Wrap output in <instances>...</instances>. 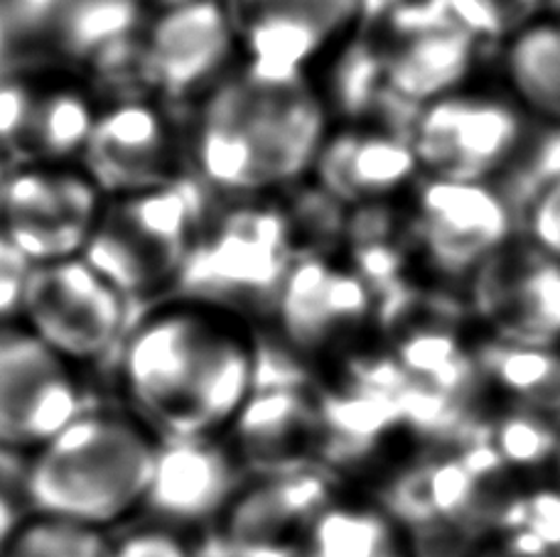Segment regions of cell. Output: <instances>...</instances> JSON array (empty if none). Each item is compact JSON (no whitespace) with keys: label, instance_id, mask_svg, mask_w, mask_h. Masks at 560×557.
I'll return each mask as SVG.
<instances>
[{"label":"cell","instance_id":"7a4b0ae2","mask_svg":"<svg viewBox=\"0 0 560 557\" xmlns=\"http://www.w3.org/2000/svg\"><path fill=\"white\" fill-rule=\"evenodd\" d=\"M332 126L310 79L258 74L238 64L197 102L187 163L197 182L226 199H273L310 180Z\"/></svg>","mask_w":560,"mask_h":557},{"label":"cell","instance_id":"277c9868","mask_svg":"<svg viewBox=\"0 0 560 557\" xmlns=\"http://www.w3.org/2000/svg\"><path fill=\"white\" fill-rule=\"evenodd\" d=\"M207 209L202 187L185 180L108 197L82 258L124 297L177 285Z\"/></svg>","mask_w":560,"mask_h":557},{"label":"cell","instance_id":"f35d334b","mask_svg":"<svg viewBox=\"0 0 560 557\" xmlns=\"http://www.w3.org/2000/svg\"><path fill=\"white\" fill-rule=\"evenodd\" d=\"M551 472H553V486L560 491V447H558V454H556V460H553Z\"/></svg>","mask_w":560,"mask_h":557},{"label":"cell","instance_id":"d6a6232c","mask_svg":"<svg viewBox=\"0 0 560 557\" xmlns=\"http://www.w3.org/2000/svg\"><path fill=\"white\" fill-rule=\"evenodd\" d=\"M35 263L0 236V324L18 322Z\"/></svg>","mask_w":560,"mask_h":557},{"label":"cell","instance_id":"8fae6325","mask_svg":"<svg viewBox=\"0 0 560 557\" xmlns=\"http://www.w3.org/2000/svg\"><path fill=\"white\" fill-rule=\"evenodd\" d=\"M20 320L67 364H89L121 340L126 297L82 256L43 263L30 275Z\"/></svg>","mask_w":560,"mask_h":557},{"label":"cell","instance_id":"f546056e","mask_svg":"<svg viewBox=\"0 0 560 557\" xmlns=\"http://www.w3.org/2000/svg\"><path fill=\"white\" fill-rule=\"evenodd\" d=\"M544 0H445L453 23L482 43H506L518 29L534 23Z\"/></svg>","mask_w":560,"mask_h":557},{"label":"cell","instance_id":"603a6c76","mask_svg":"<svg viewBox=\"0 0 560 557\" xmlns=\"http://www.w3.org/2000/svg\"><path fill=\"white\" fill-rule=\"evenodd\" d=\"M295 557H416V543L396 511L332 494L310 521Z\"/></svg>","mask_w":560,"mask_h":557},{"label":"cell","instance_id":"74e56055","mask_svg":"<svg viewBox=\"0 0 560 557\" xmlns=\"http://www.w3.org/2000/svg\"><path fill=\"white\" fill-rule=\"evenodd\" d=\"M8 33H10V25H8V20L3 17V13H0V52H3V49H5Z\"/></svg>","mask_w":560,"mask_h":557},{"label":"cell","instance_id":"5bb4252c","mask_svg":"<svg viewBox=\"0 0 560 557\" xmlns=\"http://www.w3.org/2000/svg\"><path fill=\"white\" fill-rule=\"evenodd\" d=\"M187 167L185 133L150 98L102 108L82 151V170L106 199L179 182Z\"/></svg>","mask_w":560,"mask_h":557},{"label":"cell","instance_id":"44dd1931","mask_svg":"<svg viewBox=\"0 0 560 557\" xmlns=\"http://www.w3.org/2000/svg\"><path fill=\"white\" fill-rule=\"evenodd\" d=\"M222 440L246 474H273L310 466L319 450L315 388L298 383L258 386Z\"/></svg>","mask_w":560,"mask_h":557},{"label":"cell","instance_id":"ba28073f","mask_svg":"<svg viewBox=\"0 0 560 557\" xmlns=\"http://www.w3.org/2000/svg\"><path fill=\"white\" fill-rule=\"evenodd\" d=\"M420 271L469 283L514 241V212L492 182L420 177L406 197Z\"/></svg>","mask_w":560,"mask_h":557},{"label":"cell","instance_id":"6da1fadb","mask_svg":"<svg viewBox=\"0 0 560 557\" xmlns=\"http://www.w3.org/2000/svg\"><path fill=\"white\" fill-rule=\"evenodd\" d=\"M121 381L158 440L224 437L261 383V346L246 317L179 297L128 332Z\"/></svg>","mask_w":560,"mask_h":557},{"label":"cell","instance_id":"d6986e66","mask_svg":"<svg viewBox=\"0 0 560 557\" xmlns=\"http://www.w3.org/2000/svg\"><path fill=\"white\" fill-rule=\"evenodd\" d=\"M310 180L337 204L359 209L401 202L420 180V170L406 133L362 118L329 126Z\"/></svg>","mask_w":560,"mask_h":557},{"label":"cell","instance_id":"4fadbf2b","mask_svg":"<svg viewBox=\"0 0 560 557\" xmlns=\"http://www.w3.org/2000/svg\"><path fill=\"white\" fill-rule=\"evenodd\" d=\"M404 8L374 39L384 94L416 111L469 86L479 43L450 20L445 0Z\"/></svg>","mask_w":560,"mask_h":557},{"label":"cell","instance_id":"d4e9b609","mask_svg":"<svg viewBox=\"0 0 560 557\" xmlns=\"http://www.w3.org/2000/svg\"><path fill=\"white\" fill-rule=\"evenodd\" d=\"M502 69L518 111L560 128V20L536 17L509 37Z\"/></svg>","mask_w":560,"mask_h":557},{"label":"cell","instance_id":"e575fe53","mask_svg":"<svg viewBox=\"0 0 560 557\" xmlns=\"http://www.w3.org/2000/svg\"><path fill=\"white\" fill-rule=\"evenodd\" d=\"M62 0H0V13L8 20L10 29L43 27Z\"/></svg>","mask_w":560,"mask_h":557},{"label":"cell","instance_id":"2e32d148","mask_svg":"<svg viewBox=\"0 0 560 557\" xmlns=\"http://www.w3.org/2000/svg\"><path fill=\"white\" fill-rule=\"evenodd\" d=\"M82 413L72 364L23 322L0 324V447L37 452Z\"/></svg>","mask_w":560,"mask_h":557},{"label":"cell","instance_id":"ffe728a7","mask_svg":"<svg viewBox=\"0 0 560 557\" xmlns=\"http://www.w3.org/2000/svg\"><path fill=\"white\" fill-rule=\"evenodd\" d=\"M332 494L327 476L313 466L256 474L238 489L217 531L238 553H295L310 521Z\"/></svg>","mask_w":560,"mask_h":557},{"label":"cell","instance_id":"8992f818","mask_svg":"<svg viewBox=\"0 0 560 557\" xmlns=\"http://www.w3.org/2000/svg\"><path fill=\"white\" fill-rule=\"evenodd\" d=\"M420 177L492 182L526 138V116L506 94L465 86L418 108L411 131Z\"/></svg>","mask_w":560,"mask_h":557},{"label":"cell","instance_id":"7c38bea8","mask_svg":"<svg viewBox=\"0 0 560 557\" xmlns=\"http://www.w3.org/2000/svg\"><path fill=\"white\" fill-rule=\"evenodd\" d=\"M138 45L148 96L163 102H202L242 64L219 0L150 13Z\"/></svg>","mask_w":560,"mask_h":557},{"label":"cell","instance_id":"4316f807","mask_svg":"<svg viewBox=\"0 0 560 557\" xmlns=\"http://www.w3.org/2000/svg\"><path fill=\"white\" fill-rule=\"evenodd\" d=\"M96 116L98 108L82 86L39 84L25 141L18 155L20 167L67 165L72 157H82Z\"/></svg>","mask_w":560,"mask_h":557},{"label":"cell","instance_id":"cb8c5ba5","mask_svg":"<svg viewBox=\"0 0 560 557\" xmlns=\"http://www.w3.org/2000/svg\"><path fill=\"white\" fill-rule=\"evenodd\" d=\"M477 369L506 407L532 413L560 427V349L494 340L477 342Z\"/></svg>","mask_w":560,"mask_h":557},{"label":"cell","instance_id":"ac0fdd59","mask_svg":"<svg viewBox=\"0 0 560 557\" xmlns=\"http://www.w3.org/2000/svg\"><path fill=\"white\" fill-rule=\"evenodd\" d=\"M246 479L222 437L158 440L143 509L173 531L217 525Z\"/></svg>","mask_w":560,"mask_h":557},{"label":"cell","instance_id":"9c48e42d","mask_svg":"<svg viewBox=\"0 0 560 557\" xmlns=\"http://www.w3.org/2000/svg\"><path fill=\"white\" fill-rule=\"evenodd\" d=\"M238 62L268 76L310 79L359 25L364 0H219Z\"/></svg>","mask_w":560,"mask_h":557},{"label":"cell","instance_id":"30bf717a","mask_svg":"<svg viewBox=\"0 0 560 557\" xmlns=\"http://www.w3.org/2000/svg\"><path fill=\"white\" fill-rule=\"evenodd\" d=\"M106 197L72 165H23L0 182V236L35 265L84 253Z\"/></svg>","mask_w":560,"mask_h":557},{"label":"cell","instance_id":"3957f363","mask_svg":"<svg viewBox=\"0 0 560 557\" xmlns=\"http://www.w3.org/2000/svg\"><path fill=\"white\" fill-rule=\"evenodd\" d=\"M155 450L136 417L82 413L35 452L25 496L35 515L106 531L143 509Z\"/></svg>","mask_w":560,"mask_h":557},{"label":"cell","instance_id":"9a60e30c","mask_svg":"<svg viewBox=\"0 0 560 557\" xmlns=\"http://www.w3.org/2000/svg\"><path fill=\"white\" fill-rule=\"evenodd\" d=\"M469 285V312L487 340L560 349V261L514 238Z\"/></svg>","mask_w":560,"mask_h":557},{"label":"cell","instance_id":"1f68e13d","mask_svg":"<svg viewBox=\"0 0 560 557\" xmlns=\"http://www.w3.org/2000/svg\"><path fill=\"white\" fill-rule=\"evenodd\" d=\"M526 241L560 261V173L534 189L524 209Z\"/></svg>","mask_w":560,"mask_h":557},{"label":"cell","instance_id":"484cf974","mask_svg":"<svg viewBox=\"0 0 560 557\" xmlns=\"http://www.w3.org/2000/svg\"><path fill=\"white\" fill-rule=\"evenodd\" d=\"M148 10L138 0H62L43 27L69 62L89 67L143 29Z\"/></svg>","mask_w":560,"mask_h":557},{"label":"cell","instance_id":"ab89813d","mask_svg":"<svg viewBox=\"0 0 560 557\" xmlns=\"http://www.w3.org/2000/svg\"><path fill=\"white\" fill-rule=\"evenodd\" d=\"M3 165H5V157H3V155H0V182H3V180H5V170H3Z\"/></svg>","mask_w":560,"mask_h":557},{"label":"cell","instance_id":"5b68a950","mask_svg":"<svg viewBox=\"0 0 560 557\" xmlns=\"http://www.w3.org/2000/svg\"><path fill=\"white\" fill-rule=\"evenodd\" d=\"M298 261L293 232L280 197L226 199L205 214L179 287L183 297L224 307L244 317L246 307H268Z\"/></svg>","mask_w":560,"mask_h":557},{"label":"cell","instance_id":"f1b7e54d","mask_svg":"<svg viewBox=\"0 0 560 557\" xmlns=\"http://www.w3.org/2000/svg\"><path fill=\"white\" fill-rule=\"evenodd\" d=\"M112 543L104 531L35 515L20 523L3 557H112Z\"/></svg>","mask_w":560,"mask_h":557},{"label":"cell","instance_id":"8d00e7d4","mask_svg":"<svg viewBox=\"0 0 560 557\" xmlns=\"http://www.w3.org/2000/svg\"><path fill=\"white\" fill-rule=\"evenodd\" d=\"M138 3L143 5L145 10H150V13H158V10L183 5V3H189V0H138Z\"/></svg>","mask_w":560,"mask_h":557},{"label":"cell","instance_id":"d590c367","mask_svg":"<svg viewBox=\"0 0 560 557\" xmlns=\"http://www.w3.org/2000/svg\"><path fill=\"white\" fill-rule=\"evenodd\" d=\"M20 523H23V519H20L15 501L5 491H0V557L8 550L10 541L15 538Z\"/></svg>","mask_w":560,"mask_h":557},{"label":"cell","instance_id":"4dcf8cb0","mask_svg":"<svg viewBox=\"0 0 560 557\" xmlns=\"http://www.w3.org/2000/svg\"><path fill=\"white\" fill-rule=\"evenodd\" d=\"M37 82L20 74H0V155L18 161L33 114Z\"/></svg>","mask_w":560,"mask_h":557},{"label":"cell","instance_id":"60d3db41","mask_svg":"<svg viewBox=\"0 0 560 557\" xmlns=\"http://www.w3.org/2000/svg\"><path fill=\"white\" fill-rule=\"evenodd\" d=\"M558 5H560V0H558Z\"/></svg>","mask_w":560,"mask_h":557},{"label":"cell","instance_id":"e0dca14e","mask_svg":"<svg viewBox=\"0 0 560 557\" xmlns=\"http://www.w3.org/2000/svg\"><path fill=\"white\" fill-rule=\"evenodd\" d=\"M378 330L386 334V354L416 391L459 403L482 386L477 369V342L463 322L435 305L420 303L404 291L378 303Z\"/></svg>","mask_w":560,"mask_h":557},{"label":"cell","instance_id":"836d02e7","mask_svg":"<svg viewBox=\"0 0 560 557\" xmlns=\"http://www.w3.org/2000/svg\"><path fill=\"white\" fill-rule=\"evenodd\" d=\"M112 557H195L179 531L145 525L112 543Z\"/></svg>","mask_w":560,"mask_h":557},{"label":"cell","instance_id":"52a82bcc","mask_svg":"<svg viewBox=\"0 0 560 557\" xmlns=\"http://www.w3.org/2000/svg\"><path fill=\"white\" fill-rule=\"evenodd\" d=\"M285 346L315 362H342L378 332V297L339 256H305L271 305Z\"/></svg>","mask_w":560,"mask_h":557},{"label":"cell","instance_id":"7402d4cb","mask_svg":"<svg viewBox=\"0 0 560 557\" xmlns=\"http://www.w3.org/2000/svg\"><path fill=\"white\" fill-rule=\"evenodd\" d=\"M337 256L362 277L378 303L411 287L420 263L406 199L349 209Z\"/></svg>","mask_w":560,"mask_h":557},{"label":"cell","instance_id":"83f0119b","mask_svg":"<svg viewBox=\"0 0 560 557\" xmlns=\"http://www.w3.org/2000/svg\"><path fill=\"white\" fill-rule=\"evenodd\" d=\"M560 447V427L544 417L502 407L487 425L485 450L509 470H551Z\"/></svg>","mask_w":560,"mask_h":557}]
</instances>
